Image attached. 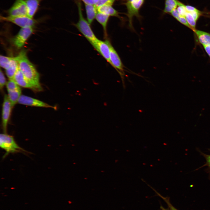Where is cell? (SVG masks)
Returning a JSON list of instances; mask_svg holds the SVG:
<instances>
[{
  "instance_id": "30",
  "label": "cell",
  "mask_w": 210,
  "mask_h": 210,
  "mask_svg": "<svg viewBox=\"0 0 210 210\" xmlns=\"http://www.w3.org/2000/svg\"><path fill=\"white\" fill-rule=\"evenodd\" d=\"M189 13H190L195 20L197 22L200 15V12L199 10L198 11H194Z\"/></svg>"
},
{
  "instance_id": "10",
  "label": "cell",
  "mask_w": 210,
  "mask_h": 210,
  "mask_svg": "<svg viewBox=\"0 0 210 210\" xmlns=\"http://www.w3.org/2000/svg\"><path fill=\"white\" fill-rule=\"evenodd\" d=\"M110 64L119 73L123 75L124 73V67L118 53L110 43Z\"/></svg>"
},
{
  "instance_id": "15",
  "label": "cell",
  "mask_w": 210,
  "mask_h": 210,
  "mask_svg": "<svg viewBox=\"0 0 210 210\" xmlns=\"http://www.w3.org/2000/svg\"><path fill=\"white\" fill-rule=\"evenodd\" d=\"M18 68V64L15 57H12L8 67L5 69L6 74L9 79H13Z\"/></svg>"
},
{
  "instance_id": "1",
  "label": "cell",
  "mask_w": 210,
  "mask_h": 210,
  "mask_svg": "<svg viewBox=\"0 0 210 210\" xmlns=\"http://www.w3.org/2000/svg\"><path fill=\"white\" fill-rule=\"evenodd\" d=\"M19 68L26 79L36 88L37 91L42 90L39 82V76L34 66L28 59L26 52L22 50L15 57Z\"/></svg>"
},
{
  "instance_id": "25",
  "label": "cell",
  "mask_w": 210,
  "mask_h": 210,
  "mask_svg": "<svg viewBox=\"0 0 210 210\" xmlns=\"http://www.w3.org/2000/svg\"><path fill=\"white\" fill-rule=\"evenodd\" d=\"M115 0H94V4L97 7L108 5L112 6Z\"/></svg>"
},
{
  "instance_id": "13",
  "label": "cell",
  "mask_w": 210,
  "mask_h": 210,
  "mask_svg": "<svg viewBox=\"0 0 210 210\" xmlns=\"http://www.w3.org/2000/svg\"><path fill=\"white\" fill-rule=\"evenodd\" d=\"M27 10V16L33 18L37 12L41 0H24Z\"/></svg>"
},
{
  "instance_id": "9",
  "label": "cell",
  "mask_w": 210,
  "mask_h": 210,
  "mask_svg": "<svg viewBox=\"0 0 210 210\" xmlns=\"http://www.w3.org/2000/svg\"><path fill=\"white\" fill-rule=\"evenodd\" d=\"M9 16L27 15V10L24 0H16L8 11Z\"/></svg>"
},
{
  "instance_id": "26",
  "label": "cell",
  "mask_w": 210,
  "mask_h": 210,
  "mask_svg": "<svg viewBox=\"0 0 210 210\" xmlns=\"http://www.w3.org/2000/svg\"><path fill=\"white\" fill-rule=\"evenodd\" d=\"M152 188L155 191L156 194L160 197L166 203L168 207V208L170 210H178L175 208L171 203L170 201L169 198L168 197H164L161 195L160 194L158 193L157 191L155 190Z\"/></svg>"
},
{
  "instance_id": "14",
  "label": "cell",
  "mask_w": 210,
  "mask_h": 210,
  "mask_svg": "<svg viewBox=\"0 0 210 210\" xmlns=\"http://www.w3.org/2000/svg\"><path fill=\"white\" fill-rule=\"evenodd\" d=\"M202 46H210V33L196 29L193 31Z\"/></svg>"
},
{
  "instance_id": "7",
  "label": "cell",
  "mask_w": 210,
  "mask_h": 210,
  "mask_svg": "<svg viewBox=\"0 0 210 210\" xmlns=\"http://www.w3.org/2000/svg\"><path fill=\"white\" fill-rule=\"evenodd\" d=\"M110 42L98 39L91 43L93 47L110 64Z\"/></svg>"
},
{
  "instance_id": "22",
  "label": "cell",
  "mask_w": 210,
  "mask_h": 210,
  "mask_svg": "<svg viewBox=\"0 0 210 210\" xmlns=\"http://www.w3.org/2000/svg\"><path fill=\"white\" fill-rule=\"evenodd\" d=\"M12 58V57L1 55L0 56L1 66L6 69L8 67Z\"/></svg>"
},
{
  "instance_id": "6",
  "label": "cell",
  "mask_w": 210,
  "mask_h": 210,
  "mask_svg": "<svg viewBox=\"0 0 210 210\" xmlns=\"http://www.w3.org/2000/svg\"><path fill=\"white\" fill-rule=\"evenodd\" d=\"M33 32L32 27L21 28L12 39L14 45L18 48H22Z\"/></svg>"
},
{
  "instance_id": "33",
  "label": "cell",
  "mask_w": 210,
  "mask_h": 210,
  "mask_svg": "<svg viewBox=\"0 0 210 210\" xmlns=\"http://www.w3.org/2000/svg\"><path fill=\"white\" fill-rule=\"evenodd\" d=\"M203 47L205 52L210 57V46H204Z\"/></svg>"
},
{
  "instance_id": "28",
  "label": "cell",
  "mask_w": 210,
  "mask_h": 210,
  "mask_svg": "<svg viewBox=\"0 0 210 210\" xmlns=\"http://www.w3.org/2000/svg\"><path fill=\"white\" fill-rule=\"evenodd\" d=\"M6 78L1 69L0 71V88L1 90L3 89L4 86L6 84Z\"/></svg>"
},
{
  "instance_id": "29",
  "label": "cell",
  "mask_w": 210,
  "mask_h": 210,
  "mask_svg": "<svg viewBox=\"0 0 210 210\" xmlns=\"http://www.w3.org/2000/svg\"><path fill=\"white\" fill-rule=\"evenodd\" d=\"M177 20L182 24L191 29V28L188 22L185 17L181 16Z\"/></svg>"
},
{
  "instance_id": "19",
  "label": "cell",
  "mask_w": 210,
  "mask_h": 210,
  "mask_svg": "<svg viewBox=\"0 0 210 210\" xmlns=\"http://www.w3.org/2000/svg\"><path fill=\"white\" fill-rule=\"evenodd\" d=\"M7 91L8 98L13 107L17 103H18V100L21 95V90L20 89L15 90Z\"/></svg>"
},
{
  "instance_id": "21",
  "label": "cell",
  "mask_w": 210,
  "mask_h": 210,
  "mask_svg": "<svg viewBox=\"0 0 210 210\" xmlns=\"http://www.w3.org/2000/svg\"><path fill=\"white\" fill-rule=\"evenodd\" d=\"M197 151L200 153V154L203 156L205 158L206 160V162L203 165L196 169L197 170L200 168L204 166H207V168L206 169V171L209 174V178L210 180V155H207L204 153L200 151L199 149H197Z\"/></svg>"
},
{
  "instance_id": "12",
  "label": "cell",
  "mask_w": 210,
  "mask_h": 210,
  "mask_svg": "<svg viewBox=\"0 0 210 210\" xmlns=\"http://www.w3.org/2000/svg\"><path fill=\"white\" fill-rule=\"evenodd\" d=\"M13 79L20 86L37 91L34 87L25 78L19 68L15 74Z\"/></svg>"
},
{
  "instance_id": "4",
  "label": "cell",
  "mask_w": 210,
  "mask_h": 210,
  "mask_svg": "<svg viewBox=\"0 0 210 210\" xmlns=\"http://www.w3.org/2000/svg\"><path fill=\"white\" fill-rule=\"evenodd\" d=\"M144 0H127L125 5L127 10V14L128 19L129 26L131 29L134 30L132 20L134 17H140L139 10L143 4Z\"/></svg>"
},
{
  "instance_id": "27",
  "label": "cell",
  "mask_w": 210,
  "mask_h": 210,
  "mask_svg": "<svg viewBox=\"0 0 210 210\" xmlns=\"http://www.w3.org/2000/svg\"><path fill=\"white\" fill-rule=\"evenodd\" d=\"M176 9L181 16L185 17L188 12L184 5L178 1V6Z\"/></svg>"
},
{
  "instance_id": "32",
  "label": "cell",
  "mask_w": 210,
  "mask_h": 210,
  "mask_svg": "<svg viewBox=\"0 0 210 210\" xmlns=\"http://www.w3.org/2000/svg\"><path fill=\"white\" fill-rule=\"evenodd\" d=\"M186 9L188 12H190L194 11H198V10L195 7L190 6H185Z\"/></svg>"
},
{
  "instance_id": "31",
  "label": "cell",
  "mask_w": 210,
  "mask_h": 210,
  "mask_svg": "<svg viewBox=\"0 0 210 210\" xmlns=\"http://www.w3.org/2000/svg\"><path fill=\"white\" fill-rule=\"evenodd\" d=\"M171 14L172 16L176 20L181 16L176 9L173 10Z\"/></svg>"
},
{
  "instance_id": "23",
  "label": "cell",
  "mask_w": 210,
  "mask_h": 210,
  "mask_svg": "<svg viewBox=\"0 0 210 210\" xmlns=\"http://www.w3.org/2000/svg\"><path fill=\"white\" fill-rule=\"evenodd\" d=\"M6 85L7 91L15 90L21 89L20 86L13 79H9Z\"/></svg>"
},
{
  "instance_id": "11",
  "label": "cell",
  "mask_w": 210,
  "mask_h": 210,
  "mask_svg": "<svg viewBox=\"0 0 210 210\" xmlns=\"http://www.w3.org/2000/svg\"><path fill=\"white\" fill-rule=\"evenodd\" d=\"M18 103L20 104L28 106L54 108L53 106L40 100L23 95H21Z\"/></svg>"
},
{
  "instance_id": "3",
  "label": "cell",
  "mask_w": 210,
  "mask_h": 210,
  "mask_svg": "<svg viewBox=\"0 0 210 210\" xmlns=\"http://www.w3.org/2000/svg\"><path fill=\"white\" fill-rule=\"evenodd\" d=\"M0 146L6 151L4 158L10 153L26 151L18 146L12 136L5 133L0 135Z\"/></svg>"
},
{
  "instance_id": "5",
  "label": "cell",
  "mask_w": 210,
  "mask_h": 210,
  "mask_svg": "<svg viewBox=\"0 0 210 210\" xmlns=\"http://www.w3.org/2000/svg\"><path fill=\"white\" fill-rule=\"evenodd\" d=\"M1 20L8 22L14 24L22 28L27 27H33L36 23V20L27 15L12 16H1Z\"/></svg>"
},
{
  "instance_id": "18",
  "label": "cell",
  "mask_w": 210,
  "mask_h": 210,
  "mask_svg": "<svg viewBox=\"0 0 210 210\" xmlns=\"http://www.w3.org/2000/svg\"><path fill=\"white\" fill-rule=\"evenodd\" d=\"M109 16L98 12L95 17L97 20L102 26L105 36H107V26Z\"/></svg>"
},
{
  "instance_id": "16",
  "label": "cell",
  "mask_w": 210,
  "mask_h": 210,
  "mask_svg": "<svg viewBox=\"0 0 210 210\" xmlns=\"http://www.w3.org/2000/svg\"><path fill=\"white\" fill-rule=\"evenodd\" d=\"M97 10L99 13H104L109 16L120 17L119 13L111 5H105L100 6L97 7Z\"/></svg>"
},
{
  "instance_id": "17",
  "label": "cell",
  "mask_w": 210,
  "mask_h": 210,
  "mask_svg": "<svg viewBox=\"0 0 210 210\" xmlns=\"http://www.w3.org/2000/svg\"><path fill=\"white\" fill-rule=\"evenodd\" d=\"M87 20L91 24L92 22L97 14V8L95 5H85Z\"/></svg>"
},
{
  "instance_id": "20",
  "label": "cell",
  "mask_w": 210,
  "mask_h": 210,
  "mask_svg": "<svg viewBox=\"0 0 210 210\" xmlns=\"http://www.w3.org/2000/svg\"><path fill=\"white\" fill-rule=\"evenodd\" d=\"M177 0H165L163 11L165 13H171L178 6Z\"/></svg>"
},
{
  "instance_id": "24",
  "label": "cell",
  "mask_w": 210,
  "mask_h": 210,
  "mask_svg": "<svg viewBox=\"0 0 210 210\" xmlns=\"http://www.w3.org/2000/svg\"><path fill=\"white\" fill-rule=\"evenodd\" d=\"M185 18L188 22L191 28V29L193 31L196 29V22L195 20L190 13L187 12Z\"/></svg>"
},
{
  "instance_id": "36",
  "label": "cell",
  "mask_w": 210,
  "mask_h": 210,
  "mask_svg": "<svg viewBox=\"0 0 210 210\" xmlns=\"http://www.w3.org/2000/svg\"><path fill=\"white\" fill-rule=\"evenodd\" d=\"M208 150H210V149H208Z\"/></svg>"
},
{
  "instance_id": "2",
  "label": "cell",
  "mask_w": 210,
  "mask_h": 210,
  "mask_svg": "<svg viewBox=\"0 0 210 210\" xmlns=\"http://www.w3.org/2000/svg\"><path fill=\"white\" fill-rule=\"evenodd\" d=\"M79 18L75 26L90 43L96 40V37L90 25V24L84 18L80 2L78 4Z\"/></svg>"
},
{
  "instance_id": "35",
  "label": "cell",
  "mask_w": 210,
  "mask_h": 210,
  "mask_svg": "<svg viewBox=\"0 0 210 210\" xmlns=\"http://www.w3.org/2000/svg\"><path fill=\"white\" fill-rule=\"evenodd\" d=\"M160 208L161 210H170L169 208H165L162 205H160Z\"/></svg>"
},
{
  "instance_id": "8",
  "label": "cell",
  "mask_w": 210,
  "mask_h": 210,
  "mask_svg": "<svg viewBox=\"0 0 210 210\" xmlns=\"http://www.w3.org/2000/svg\"><path fill=\"white\" fill-rule=\"evenodd\" d=\"M12 108L8 95L5 94L4 97L2 112V125L4 133H6L8 123Z\"/></svg>"
},
{
  "instance_id": "34",
  "label": "cell",
  "mask_w": 210,
  "mask_h": 210,
  "mask_svg": "<svg viewBox=\"0 0 210 210\" xmlns=\"http://www.w3.org/2000/svg\"><path fill=\"white\" fill-rule=\"evenodd\" d=\"M87 5H94V0H82Z\"/></svg>"
}]
</instances>
